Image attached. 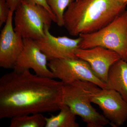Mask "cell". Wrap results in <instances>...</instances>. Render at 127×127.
Listing matches in <instances>:
<instances>
[{"label": "cell", "instance_id": "15", "mask_svg": "<svg viewBox=\"0 0 127 127\" xmlns=\"http://www.w3.org/2000/svg\"><path fill=\"white\" fill-rule=\"evenodd\" d=\"M57 19V24L60 27H64L63 17L67 7L74 0H46Z\"/></svg>", "mask_w": 127, "mask_h": 127}, {"label": "cell", "instance_id": "6", "mask_svg": "<svg viewBox=\"0 0 127 127\" xmlns=\"http://www.w3.org/2000/svg\"><path fill=\"white\" fill-rule=\"evenodd\" d=\"M48 66L55 78L63 84L81 80L93 83L102 89L107 88L106 83L96 75L88 63L80 58L55 59L50 61Z\"/></svg>", "mask_w": 127, "mask_h": 127}, {"label": "cell", "instance_id": "10", "mask_svg": "<svg viewBox=\"0 0 127 127\" xmlns=\"http://www.w3.org/2000/svg\"><path fill=\"white\" fill-rule=\"evenodd\" d=\"M13 13L10 10L0 35V66L6 69H14L24 45L23 38L13 27Z\"/></svg>", "mask_w": 127, "mask_h": 127}, {"label": "cell", "instance_id": "7", "mask_svg": "<svg viewBox=\"0 0 127 127\" xmlns=\"http://www.w3.org/2000/svg\"><path fill=\"white\" fill-rule=\"evenodd\" d=\"M92 102L99 106L112 127H120L127 120V102L117 91L101 89L93 95Z\"/></svg>", "mask_w": 127, "mask_h": 127}, {"label": "cell", "instance_id": "12", "mask_svg": "<svg viewBox=\"0 0 127 127\" xmlns=\"http://www.w3.org/2000/svg\"><path fill=\"white\" fill-rule=\"evenodd\" d=\"M107 88L117 91L127 102V61L120 59L109 68Z\"/></svg>", "mask_w": 127, "mask_h": 127}, {"label": "cell", "instance_id": "14", "mask_svg": "<svg viewBox=\"0 0 127 127\" xmlns=\"http://www.w3.org/2000/svg\"><path fill=\"white\" fill-rule=\"evenodd\" d=\"M20 115L12 117L10 127H43L46 124L45 117L41 113Z\"/></svg>", "mask_w": 127, "mask_h": 127}, {"label": "cell", "instance_id": "16", "mask_svg": "<svg viewBox=\"0 0 127 127\" xmlns=\"http://www.w3.org/2000/svg\"><path fill=\"white\" fill-rule=\"evenodd\" d=\"M10 8L5 0H0V27L6 22Z\"/></svg>", "mask_w": 127, "mask_h": 127}, {"label": "cell", "instance_id": "2", "mask_svg": "<svg viewBox=\"0 0 127 127\" xmlns=\"http://www.w3.org/2000/svg\"><path fill=\"white\" fill-rule=\"evenodd\" d=\"M127 5L122 0H76L64 12V27L72 36L95 32L123 13Z\"/></svg>", "mask_w": 127, "mask_h": 127}, {"label": "cell", "instance_id": "3", "mask_svg": "<svg viewBox=\"0 0 127 127\" xmlns=\"http://www.w3.org/2000/svg\"><path fill=\"white\" fill-rule=\"evenodd\" d=\"M101 89L93 83L81 80L63 84V102L80 116L87 127H103L110 122L91 104L93 95Z\"/></svg>", "mask_w": 127, "mask_h": 127}, {"label": "cell", "instance_id": "18", "mask_svg": "<svg viewBox=\"0 0 127 127\" xmlns=\"http://www.w3.org/2000/svg\"><path fill=\"white\" fill-rule=\"evenodd\" d=\"M11 11L14 12L21 4L23 0H5Z\"/></svg>", "mask_w": 127, "mask_h": 127}, {"label": "cell", "instance_id": "1", "mask_svg": "<svg viewBox=\"0 0 127 127\" xmlns=\"http://www.w3.org/2000/svg\"><path fill=\"white\" fill-rule=\"evenodd\" d=\"M63 83L14 71L0 78V119L59 111L63 104Z\"/></svg>", "mask_w": 127, "mask_h": 127}, {"label": "cell", "instance_id": "19", "mask_svg": "<svg viewBox=\"0 0 127 127\" xmlns=\"http://www.w3.org/2000/svg\"><path fill=\"white\" fill-rule=\"evenodd\" d=\"M124 2L127 3V0H122Z\"/></svg>", "mask_w": 127, "mask_h": 127}, {"label": "cell", "instance_id": "8", "mask_svg": "<svg viewBox=\"0 0 127 127\" xmlns=\"http://www.w3.org/2000/svg\"><path fill=\"white\" fill-rule=\"evenodd\" d=\"M50 28L46 27L43 36L35 41L48 61L78 58L76 52L79 48L81 37L79 36L76 39H72L67 36H55L50 33Z\"/></svg>", "mask_w": 127, "mask_h": 127}, {"label": "cell", "instance_id": "5", "mask_svg": "<svg viewBox=\"0 0 127 127\" xmlns=\"http://www.w3.org/2000/svg\"><path fill=\"white\" fill-rule=\"evenodd\" d=\"M14 30L23 39L37 40L53 21L48 12L40 5L23 0L15 11Z\"/></svg>", "mask_w": 127, "mask_h": 127}, {"label": "cell", "instance_id": "9", "mask_svg": "<svg viewBox=\"0 0 127 127\" xmlns=\"http://www.w3.org/2000/svg\"><path fill=\"white\" fill-rule=\"evenodd\" d=\"M23 47L14 66V71L21 72L32 69L40 76L55 78L48 66L47 58L41 51L35 41L23 39Z\"/></svg>", "mask_w": 127, "mask_h": 127}, {"label": "cell", "instance_id": "4", "mask_svg": "<svg viewBox=\"0 0 127 127\" xmlns=\"http://www.w3.org/2000/svg\"><path fill=\"white\" fill-rule=\"evenodd\" d=\"M79 36L82 38L79 48L102 47L116 52L127 61V10L99 31Z\"/></svg>", "mask_w": 127, "mask_h": 127}, {"label": "cell", "instance_id": "13", "mask_svg": "<svg viewBox=\"0 0 127 127\" xmlns=\"http://www.w3.org/2000/svg\"><path fill=\"white\" fill-rule=\"evenodd\" d=\"M60 112L56 116L52 115L46 118L45 127H78L76 121L77 116L72 109L66 104H63Z\"/></svg>", "mask_w": 127, "mask_h": 127}, {"label": "cell", "instance_id": "17", "mask_svg": "<svg viewBox=\"0 0 127 127\" xmlns=\"http://www.w3.org/2000/svg\"><path fill=\"white\" fill-rule=\"evenodd\" d=\"M26 0L32 2L34 4L40 5L44 7L50 14V15L52 18L53 21L56 23V18L53 12L51 9L50 8V6L48 5L46 0Z\"/></svg>", "mask_w": 127, "mask_h": 127}, {"label": "cell", "instance_id": "11", "mask_svg": "<svg viewBox=\"0 0 127 127\" xmlns=\"http://www.w3.org/2000/svg\"><path fill=\"white\" fill-rule=\"evenodd\" d=\"M76 56L88 63L96 75L106 83L109 68L121 59L116 52L100 46L88 49L78 48Z\"/></svg>", "mask_w": 127, "mask_h": 127}]
</instances>
